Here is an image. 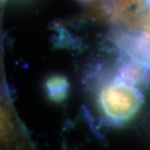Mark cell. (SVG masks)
<instances>
[{"instance_id": "6da1fadb", "label": "cell", "mask_w": 150, "mask_h": 150, "mask_svg": "<svg viewBox=\"0 0 150 150\" xmlns=\"http://www.w3.org/2000/svg\"><path fill=\"white\" fill-rule=\"evenodd\" d=\"M2 150H29V139L10 103L2 105Z\"/></svg>"}, {"instance_id": "7a4b0ae2", "label": "cell", "mask_w": 150, "mask_h": 150, "mask_svg": "<svg viewBox=\"0 0 150 150\" xmlns=\"http://www.w3.org/2000/svg\"><path fill=\"white\" fill-rule=\"evenodd\" d=\"M69 83L63 76H54L47 83V90L50 99L55 102H62L68 97Z\"/></svg>"}]
</instances>
